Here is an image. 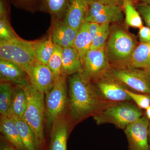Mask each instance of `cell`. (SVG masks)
<instances>
[{
    "instance_id": "cell-1",
    "label": "cell",
    "mask_w": 150,
    "mask_h": 150,
    "mask_svg": "<svg viewBox=\"0 0 150 150\" xmlns=\"http://www.w3.org/2000/svg\"><path fill=\"white\" fill-rule=\"evenodd\" d=\"M68 77L69 115L73 123L93 117L109 102L98 96L91 81L81 71Z\"/></svg>"
},
{
    "instance_id": "cell-12",
    "label": "cell",
    "mask_w": 150,
    "mask_h": 150,
    "mask_svg": "<svg viewBox=\"0 0 150 150\" xmlns=\"http://www.w3.org/2000/svg\"><path fill=\"white\" fill-rule=\"evenodd\" d=\"M54 18L50 35L54 45L63 49L73 47L79 30L70 27L60 19Z\"/></svg>"
},
{
    "instance_id": "cell-26",
    "label": "cell",
    "mask_w": 150,
    "mask_h": 150,
    "mask_svg": "<svg viewBox=\"0 0 150 150\" xmlns=\"http://www.w3.org/2000/svg\"><path fill=\"white\" fill-rule=\"evenodd\" d=\"M13 88L11 84L1 82L0 84V113L1 115L8 116L10 110Z\"/></svg>"
},
{
    "instance_id": "cell-16",
    "label": "cell",
    "mask_w": 150,
    "mask_h": 150,
    "mask_svg": "<svg viewBox=\"0 0 150 150\" xmlns=\"http://www.w3.org/2000/svg\"><path fill=\"white\" fill-rule=\"evenodd\" d=\"M0 131L6 141L18 150H27L21 140L16 125L9 116L1 115Z\"/></svg>"
},
{
    "instance_id": "cell-30",
    "label": "cell",
    "mask_w": 150,
    "mask_h": 150,
    "mask_svg": "<svg viewBox=\"0 0 150 150\" xmlns=\"http://www.w3.org/2000/svg\"><path fill=\"white\" fill-rule=\"evenodd\" d=\"M126 92L136 105L141 109L146 110L150 106V96L144 93H137L127 89Z\"/></svg>"
},
{
    "instance_id": "cell-13",
    "label": "cell",
    "mask_w": 150,
    "mask_h": 150,
    "mask_svg": "<svg viewBox=\"0 0 150 150\" xmlns=\"http://www.w3.org/2000/svg\"><path fill=\"white\" fill-rule=\"evenodd\" d=\"M87 9L85 0H70L63 21L70 27L79 30L86 21Z\"/></svg>"
},
{
    "instance_id": "cell-7",
    "label": "cell",
    "mask_w": 150,
    "mask_h": 150,
    "mask_svg": "<svg viewBox=\"0 0 150 150\" xmlns=\"http://www.w3.org/2000/svg\"><path fill=\"white\" fill-rule=\"evenodd\" d=\"M91 83L96 93L104 101L119 102L132 100L126 92L127 87L109 72Z\"/></svg>"
},
{
    "instance_id": "cell-25",
    "label": "cell",
    "mask_w": 150,
    "mask_h": 150,
    "mask_svg": "<svg viewBox=\"0 0 150 150\" xmlns=\"http://www.w3.org/2000/svg\"><path fill=\"white\" fill-rule=\"evenodd\" d=\"M121 6L125 13V22L127 25L139 29L143 26V19L134 4L124 1L122 2Z\"/></svg>"
},
{
    "instance_id": "cell-6",
    "label": "cell",
    "mask_w": 150,
    "mask_h": 150,
    "mask_svg": "<svg viewBox=\"0 0 150 150\" xmlns=\"http://www.w3.org/2000/svg\"><path fill=\"white\" fill-rule=\"evenodd\" d=\"M0 60L12 62L26 73L36 62L34 42L19 37L8 41H0Z\"/></svg>"
},
{
    "instance_id": "cell-9",
    "label": "cell",
    "mask_w": 150,
    "mask_h": 150,
    "mask_svg": "<svg viewBox=\"0 0 150 150\" xmlns=\"http://www.w3.org/2000/svg\"><path fill=\"white\" fill-rule=\"evenodd\" d=\"M111 68L105 48L91 49L83 61L81 72L85 78L92 81L108 72Z\"/></svg>"
},
{
    "instance_id": "cell-36",
    "label": "cell",
    "mask_w": 150,
    "mask_h": 150,
    "mask_svg": "<svg viewBox=\"0 0 150 150\" xmlns=\"http://www.w3.org/2000/svg\"><path fill=\"white\" fill-rule=\"evenodd\" d=\"M8 17V11L5 0H0V18Z\"/></svg>"
},
{
    "instance_id": "cell-41",
    "label": "cell",
    "mask_w": 150,
    "mask_h": 150,
    "mask_svg": "<svg viewBox=\"0 0 150 150\" xmlns=\"http://www.w3.org/2000/svg\"><path fill=\"white\" fill-rule=\"evenodd\" d=\"M148 138H149V145L150 150V122L149 125V130H148Z\"/></svg>"
},
{
    "instance_id": "cell-11",
    "label": "cell",
    "mask_w": 150,
    "mask_h": 150,
    "mask_svg": "<svg viewBox=\"0 0 150 150\" xmlns=\"http://www.w3.org/2000/svg\"><path fill=\"white\" fill-rule=\"evenodd\" d=\"M30 83L44 94L52 88L56 78L48 65L35 62L26 72Z\"/></svg>"
},
{
    "instance_id": "cell-14",
    "label": "cell",
    "mask_w": 150,
    "mask_h": 150,
    "mask_svg": "<svg viewBox=\"0 0 150 150\" xmlns=\"http://www.w3.org/2000/svg\"><path fill=\"white\" fill-rule=\"evenodd\" d=\"M0 78L1 82L24 86L30 83L26 73L15 64L0 60Z\"/></svg>"
},
{
    "instance_id": "cell-31",
    "label": "cell",
    "mask_w": 150,
    "mask_h": 150,
    "mask_svg": "<svg viewBox=\"0 0 150 150\" xmlns=\"http://www.w3.org/2000/svg\"><path fill=\"white\" fill-rule=\"evenodd\" d=\"M134 5L146 26L150 28V6L140 2L134 4Z\"/></svg>"
},
{
    "instance_id": "cell-10",
    "label": "cell",
    "mask_w": 150,
    "mask_h": 150,
    "mask_svg": "<svg viewBox=\"0 0 150 150\" xmlns=\"http://www.w3.org/2000/svg\"><path fill=\"white\" fill-rule=\"evenodd\" d=\"M150 122L147 117L143 115L124 129L129 150H150L148 138Z\"/></svg>"
},
{
    "instance_id": "cell-35",
    "label": "cell",
    "mask_w": 150,
    "mask_h": 150,
    "mask_svg": "<svg viewBox=\"0 0 150 150\" xmlns=\"http://www.w3.org/2000/svg\"><path fill=\"white\" fill-rule=\"evenodd\" d=\"M89 32L91 35L92 38L96 37L99 31L100 24L94 22H89Z\"/></svg>"
},
{
    "instance_id": "cell-18",
    "label": "cell",
    "mask_w": 150,
    "mask_h": 150,
    "mask_svg": "<svg viewBox=\"0 0 150 150\" xmlns=\"http://www.w3.org/2000/svg\"><path fill=\"white\" fill-rule=\"evenodd\" d=\"M15 123L21 140L27 150H40L35 134L23 118L14 115H8Z\"/></svg>"
},
{
    "instance_id": "cell-8",
    "label": "cell",
    "mask_w": 150,
    "mask_h": 150,
    "mask_svg": "<svg viewBox=\"0 0 150 150\" xmlns=\"http://www.w3.org/2000/svg\"><path fill=\"white\" fill-rule=\"evenodd\" d=\"M109 73L126 87L150 96V72L130 67L111 68Z\"/></svg>"
},
{
    "instance_id": "cell-32",
    "label": "cell",
    "mask_w": 150,
    "mask_h": 150,
    "mask_svg": "<svg viewBox=\"0 0 150 150\" xmlns=\"http://www.w3.org/2000/svg\"><path fill=\"white\" fill-rule=\"evenodd\" d=\"M14 4L21 8L33 11L39 8V0H10Z\"/></svg>"
},
{
    "instance_id": "cell-37",
    "label": "cell",
    "mask_w": 150,
    "mask_h": 150,
    "mask_svg": "<svg viewBox=\"0 0 150 150\" xmlns=\"http://www.w3.org/2000/svg\"><path fill=\"white\" fill-rule=\"evenodd\" d=\"M0 150H18L10 144L8 142L1 141Z\"/></svg>"
},
{
    "instance_id": "cell-15",
    "label": "cell",
    "mask_w": 150,
    "mask_h": 150,
    "mask_svg": "<svg viewBox=\"0 0 150 150\" xmlns=\"http://www.w3.org/2000/svg\"><path fill=\"white\" fill-rule=\"evenodd\" d=\"M70 128L65 117L56 121L51 127L48 150H67V144Z\"/></svg>"
},
{
    "instance_id": "cell-28",
    "label": "cell",
    "mask_w": 150,
    "mask_h": 150,
    "mask_svg": "<svg viewBox=\"0 0 150 150\" xmlns=\"http://www.w3.org/2000/svg\"><path fill=\"white\" fill-rule=\"evenodd\" d=\"M110 31V23L100 24L97 35L92 39L91 49L105 48Z\"/></svg>"
},
{
    "instance_id": "cell-19",
    "label": "cell",
    "mask_w": 150,
    "mask_h": 150,
    "mask_svg": "<svg viewBox=\"0 0 150 150\" xmlns=\"http://www.w3.org/2000/svg\"><path fill=\"white\" fill-rule=\"evenodd\" d=\"M130 66L150 72V42L141 43L136 46L131 56Z\"/></svg>"
},
{
    "instance_id": "cell-33",
    "label": "cell",
    "mask_w": 150,
    "mask_h": 150,
    "mask_svg": "<svg viewBox=\"0 0 150 150\" xmlns=\"http://www.w3.org/2000/svg\"><path fill=\"white\" fill-rule=\"evenodd\" d=\"M139 40L142 43L150 42V28L147 26L140 28L139 32Z\"/></svg>"
},
{
    "instance_id": "cell-39",
    "label": "cell",
    "mask_w": 150,
    "mask_h": 150,
    "mask_svg": "<svg viewBox=\"0 0 150 150\" xmlns=\"http://www.w3.org/2000/svg\"><path fill=\"white\" fill-rule=\"evenodd\" d=\"M118 1L120 2L121 6L122 5V2L124 1H129L133 3L134 4H136L137 2H138V0H118Z\"/></svg>"
},
{
    "instance_id": "cell-3",
    "label": "cell",
    "mask_w": 150,
    "mask_h": 150,
    "mask_svg": "<svg viewBox=\"0 0 150 150\" xmlns=\"http://www.w3.org/2000/svg\"><path fill=\"white\" fill-rule=\"evenodd\" d=\"M141 110L130 101L108 102L93 117L98 125L111 123L124 130L144 115Z\"/></svg>"
},
{
    "instance_id": "cell-38",
    "label": "cell",
    "mask_w": 150,
    "mask_h": 150,
    "mask_svg": "<svg viewBox=\"0 0 150 150\" xmlns=\"http://www.w3.org/2000/svg\"><path fill=\"white\" fill-rule=\"evenodd\" d=\"M146 110V114L145 115L147 117V118H149V120L150 121V106L147 108Z\"/></svg>"
},
{
    "instance_id": "cell-29",
    "label": "cell",
    "mask_w": 150,
    "mask_h": 150,
    "mask_svg": "<svg viewBox=\"0 0 150 150\" xmlns=\"http://www.w3.org/2000/svg\"><path fill=\"white\" fill-rule=\"evenodd\" d=\"M17 38L10 25L8 17L0 18V41H8Z\"/></svg>"
},
{
    "instance_id": "cell-24",
    "label": "cell",
    "mask_w": 150,
    "mask_h": 150,
    "mask_svg": "<svg viewBox=\"0 0 150 150\" xmlns=\"http://www.w3.org/2000/svg\"><path fill=\"white\" fill-rule=\"evenodd\" d=\"M123 12L122 6L120 5H107L99 3H90L88 4L86 21L89 22L92 19L100 15L120 13Z\"/></svg>"
},
{
    "instance_id": "cell-27",
    "label": "cell",
    "mask_w": 150,
    "mask_h": 150,
    "mask_svg": "<svg viewBox=\"0 0 150 150\" xmlns=\"http://www.w3.org/2000/svg\"><path fill=\"white\" fill-rule=\"evenodd\" d=\"M63 51L62 47L54 45V52L47 65L56 79L62 74Z\"/></svg>"
},
{
    "instance_id": "cell-2",
    "label": "cell",
    "mask_w": 150,
    "mask_h": 150,
    "mask_svg": "<svg viewBox=\"0 0 150 150\" xmlns=\"http://www.w3.org/2000/svg\"><path fill=\"white\" fill-rule=\"evenodd\" d=\"M136 44L134 38L125 30L117 26L110 28L105 50L111 68L129 67Z\"/></svg>"
},
{
    "instance_id": "cell-21",
    "label": "cell",
    "mask_w": 150,
    "mask_h": 150,
    "mask_svg": "<svg viewBox=\"0 0 150 150\" xmlns=\"http://www.w3.org/2000/svg\"><path fill=\"white\" fill-rule=\"evenodd\" d=\"M27 98L23 86L14 88L9 114L23 119L27 106Z\"/></svg>"
},
{
    "instance_id": "cell-40",
    "label": "cell",
    "mask_w": 150,
    "mask_h": 150,
    "mask_svg": "<svg viewBox=\"0 0 150 150\" xmlns=\"http://www.w3.org/2000/svg\"><path fill=\"white\" fill-rule=\"evenodd\" d=\"M138 2L145 3L150 6V0H138Z\"/></svg>"
},
{
    "instance_id": "cell-5",
    "label": "cell",
    "mask_w": 150,
    "mask_h": 150,
    "mask_svg": "<svg viewBox=\"0 0 150 150\" xmlns=\"http://www.w3.org/2000/svg\"><path fill=\"white\" fill-rule=\"evenodd\" d=\"M67 76L61 75L56 78L45 98V118L48 127L65 117L69 110Z\"/></svg>"
},
{
    "instance_id": "cell-34",
    "label": "cell",
    "mask_w": 150,
    "mask_h": 150,
    "mask_svg": "<svg viewBox=\"0 0 150 150\" xmlns=\"http://www.w3.org/2000/svg\"><path fill=\"white\" fill-rule=\"evenodd\" d=\"M87 4L99 3L107 5H120L121 4L118 0H85Z\"/></svg>"
},
{
    "instance_id": "cell-22",
    "label": "cell",
    "mask_w": 150,
    "mask_h": 150,
    "mask_svg": "<svg viewBox=\"0 0 150 150\" xmlns=\"http://www.w3.org/2000/svg\"><path fill=\"white\" fill-rule=\"evenodd\" d=\"M70 0H39V8L54 18H64Z\"/></svg>"
},
{
    "instance_id": "cell-20",
    "label": "cell",
    "mask_w": 150,
    "mask_h": 150,
    "mask_svg": "<svg viewBox=\"0 0 150 150\" xmlns=\"http://www.w3.org/2000/svg\"><path fill=\"white\" fill-rule=\"evenodd\" d=\"M88 22L86 21L78 31L73 47L78 51L82 62L87 53L91 49L92 38L89 32Z\"/></svg>"
},
{
    "instance_id": "cell-17",
    "label": "cell",
    "mask_w": 150,
    "mask_h": 150,
    "mask_svg": "<svg viewBox=\"0 0 150 150\" xmlns=\"http://www.w3.org/2000/svg\"><path fill=\"white\" fill-rule=\"evenodd\" d=\"M82 62L79 54L73 47L64 48L62 74L69 76L81 71Z\"/></svg>"
},
{
    "instance_id": "cell-4",
    "label": "cell",
    "mask_w": 150,
    "mask_h": 150,
    "mask_svg": "<svg viewBox=\"0 0 150 150\" xmlns=\"http://www.w3.org/2000/svg\"><path fill=\"white\" fill-rule=\"evenodd\" d=\"M23 87L26 93L28 101L27 108L23 119L32 129L41 149L45 144L44 93L38 91L30 83Z\"/></svg>"
},
{
    "instance_id": "cell-23",
    "label": "cell",
    "mask_w": 150,
    "mask_h": 150,
    "mask_svg": "<svg viewBox=\"0 0 150 150\" xmlns=\"http://www.w3.org/2000/svg\"><path fill=\"white\" fill-rule=\"evenodd\" d=\"M54 45L51 36L48 38L34 42L35 61L48 65L54 52Z\"/></svg>"
}]
</instances>
